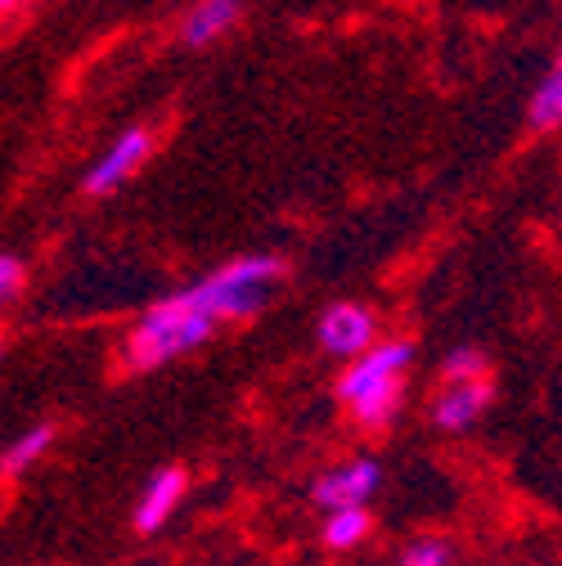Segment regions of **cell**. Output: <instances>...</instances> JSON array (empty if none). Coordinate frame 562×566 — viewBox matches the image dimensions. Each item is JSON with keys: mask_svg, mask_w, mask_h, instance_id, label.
Masks as SVG:
<instances>
[{"mask_svg": "<svg viewBox=\"0 0 562 566\" xmlns=\"http://www.w3.org/2000/svg\"><path fill=\"white\" fill-rule=\"evenodd\" d=\"M414 360V346L392 337L378 342L370 356H361L356 365H346L337 378V400L346 405V413L361 422L365 432H383L387 422H396L400 400H405V369Z\"/></svg>", "mask_w": 562, "mask_h": 566, "instance_id": "6da1fadb", "label": "cell"}, {"mask_svg": "<svg viewBox=\"0 0 562 566\" xmlns=\"http://www.w3.org/2000/svg\"><path fill=\"white\" fill-rule=\"evenodd\" d=\"M212 333H217V324L189 302V293H176L135 319V328L122 346V365L131 374L163 369V365L189 356V350H198Z\"/></svg>", "mask_w": 562, "mask_h": 566, "instance_id": "7a4b0ae2", "label": "cell"}, {"mask_svg": "<svg viewBox=\"0 0 562 566\" xmlns=\"http://www.w3.org/2000/svg\"><path fill=\"white\" fill-rule=\"evenodd\" d=\"M279 279H284V261L279 256H239L185 293L212 324H230V319H252L270 302V289Z\"/></svg>", "mask_w": 562, "mask_h": 566, "instance_id": "3957f363", "label": "cell"}, {"mask_svg": "<svg viewBox=\"0 0 562 566\" xmlns=\"http://www.w3.org/2000/svg\"><path fill=\"white\" fill-rule=\"evenodd\" d=\"M378 481H383V468L374 459H342V463H333L329 472L315 476L311 500L320 509H329V513L365 509L374 494H378Z\"/></svg>", "mask_w": 562, "mask_h": 566, "instance_id": "277c9868", "label": "cell"}, {"mask_svg": "<svg viewBox=\"0 0 562 566\" xmlns=\"http://www.w3.org/2000/svg\"><path fill=\"white\" fill-rule=\"evenodd\" d=\"M374 337H378V319L365 306L342 302V306H329L324 319H320V346L329 350V356L351 360V365H356L361 356H370V350L378 346Z\"/></svg>", "mask_w": 562, "mask_h": 566, "instance_id": "5b68a950", "label": "cell"}, {"mask_svg": "<svg viewBox=\"0 0 562 566\" xmlns=\"http://www.w3.org/2000/svg\"><path fill=\"white\" fill-rule=\"evenodd\" d=\"M149 149H154V139H149V130H126V135H117L113 145L100 154V163L86 171V193L91 198H104V193H113V189H122L139 167H145V158H149Z\"/></svg>", "mask_w": 562, "mask_h": 566, "instance_id": "8992f818", "label": "cell"}, {"mask_svg": "<svg viewBox=\"0 0 562 566\" xmlns=\"http://www.w3.org/2000/svg\"><path fill=\"white\" fill-rule=\"evenodd\" d=\"M185 485H189L185 468H176V463H171V468H158V472L149 476V485L139 490L135 513H131V526H135L139 535H158V531L171 522V513L180 509Z\"/></svg>", "mask_w": 562, "mask_h": 566, "instance_id": "52a82bcc", "label": "cell"}, {"mask_svg": "<svg viewBox=\"0 0 562 566\" xmlns=\"http://www.w3.org/2000/svg\"><path fill=\"white\" fill-rule=\"evenodd\" d=\"M490 405V378L477 382H446L433 400V422L441 432H468L481 418V409Z\"/></svg>", "mask_w": 562, "mask_h": 566, "instance_id": "ba28073f", "label": "cell"}, {"mask_svg": "<svg viewBox=\"0 0 562 566\" xmlns=\"http://www.w3.org/2000/svg\"><path fill=\"white\" fill-rule=\"evenodd\" d=\"M239 14H243V0H198L180 28V36H185V45H207V41L226 36L239 23Z\"/></svg>", "mask_w": 562, "mask_h": 566, "instance_id": "9c48e42d", "label": "cell"}, {"mask_svg": "<svg viewBox=\"0 0 562 566\" xmlns=\"http://www.w3.org/2000/svg\"><path fill=\"white\" fill-rule=\"evenodd\" d=\"M527 122L531 130H558L562 126V54L549 63V73L540 77L531 104H527Z\"/></svg>", "mask_w": 562, "mask_h": 566, "instance_id": "30bf717a", "label": "cell"}, {"mask_svg": "<svg viewBox=\"0 0 562 566\" xmlns=\"http://www.w3.org/2000/svg\"><path fill=\"white\" fill-rule=\"evenodd\" d=\"M370 531H374L370 509H346V513H329L320 535H324V548L351 553V548H361V544L370 539Z\"/></svg>", "mask_w": 562, "mask_h": 566, "instance_id": "8fae6325", "label": "cell"}, {"mask_svg": "<svg viewBox=\"0 0 562 566\" xmlns=\"http://www.w3.org/2000/svg\"><path fill=\"white\" fill-rule=\"evenodd\" d=\"M50 446H54V428H50V422H37L32 432H23V437L10 446V454H6V472H10V476L28 472L37 459H45Z\"/></svg>", "mask_w": 562, "mask_h": 566, "instance_id": "7c38bea8", "label": "cell"}, {"mask_svg": "<svg viewBox=\"0 0 562 566\" xmlns=\"http://www.w3.org/2000/svg\"><path fill=\"white\" fill-rule=\"evenodd\" d=\"M400 566H450L455 562V544L441 535H414L409 544H400Z\"/></svg>", "mask_w": 562, "mask_h": 566, "instance_id": "4fadbf2b", "label": "cell"}, {"mask_svg": "<svg viewBox=\"0 0 562 566\" xmlns=\"http://www.w3.org/2000/svg\"><path fill=\"white\" fill-rule=\"evenodd\" d=\"M477 378H490V365L481 350H450L446 356V382H477Z\"/></svg>", "mask_w": 562, "mask_h": 566, "instance_id": "5bb4252c", "label": "cell"}, {"mask_svg": "<svg viewBox=\"0 0 562 566\" xmlns=\"http://www.w3.org/2000/svg\"><path fill=\"white\" fill-rule=\"evenodd\" d=\"M19 293H23V261L6 252V256H0V302L10 306Z\"/></svg>", "mask_w": 562, "mask_h": 566, "instance_id": "9a60e30c", "label": "cell"}]
</instances>
